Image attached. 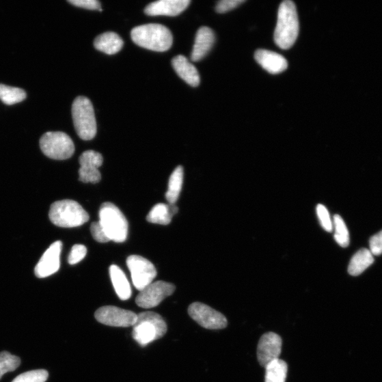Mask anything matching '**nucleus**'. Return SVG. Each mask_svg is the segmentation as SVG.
<instances>
[{
  "label": "nucleus",
  "instance_id": "0eeeda50",
  "mask_svg": "<svg viewBox=\"0 0 382 382\" xmlns=\"http://www.w3.org/2000/svg\"><path fill=\"white\" fill-rule=\"evenodd\" d=\"M40 147L48 157L55 160H66L74 152L71 137L63 132H48L40 139Z\"/></svg>",
  "mask_w": 382,
  "mask_h": 382
},
{
  "label": "nucleus",
  "instance_id": "6ab92c4d",
  "mask_svg": "<svg viewBox=\"0 0 382 382\" xmlns=\"http://www.w3.org/2000/svg\"><path fill=\"white\" fill-rule=\"evenodd\" d=\"M124 41L114 32H107L97 36L94 40V47L100 52L114 55L122 49Z\"/></svg>",
  "mask_w": 382,
  "mask_h": 382
},
{
  "label": "nucleus",
  "instance_id": "473e14b6",
  "mask_svg": "<svg viewBox=\"0 0 382 382\" xmlns=\"http://www.w3.org/2000/svg\"><path fill=\"white\" fill-rule=\"evenodd\" d=\"M91 233L94 238L99 243H107L110 239L106 234L103 228L98 222H94L91 226Z\"/></svg>",
  "mask_w": 382,
  "mask_h": 382
},
{
  "label": "nucleus",
  "instance_id": "bb28decb",
  "mask_svg": "<svg viewBox=\"0 0 382 382\" xmlns=\"http://www.w3.org/2000/svg\"><path fill=\"white\" fill-rule=\"evenodd\" d=\"M21 364V359L9 352L0 353V379L7 372H14Z\"/></svg>",
  "mask_w": 382,
  "mask_h": 382
},
{
  "label": "nucleus",
  "instance_id": "7ed1b4c3",
  "mask_svg": "<svg viewBox=\"0 0 382 382\" xmlns=\"http://www.w3.org/2000/svg\"><path fill=\"white\" fill-rule=\"evenodd\" d=\"M133 327V338L141 346L163 338L167 331V324L162 316L153 312L137 314Z\"/></svg>",
  "mask_w": 382,
  "mask_h": 382
},
{
  "label": "nucleus",
  "instance_id": "4be33fe9",
  "mask_svg": "<svg viewBox=\"0 0 382 382\" xmlns=\"http://www.w3.org/2000/svg\"><path fill=\"white\" fill-rule=\"evenodd\" d=\"M184 168L182 166L177 167L172 174L166 193V198L169 204H176L180 191L182 190L184 182Z\"/></svg>",
  "mask_w": 382,
  "mask_h": 382
},
{
  "label": "nucleus",
  "instance_id": "1a4fd4ad",
  "mask_svg": "<svg viewBox=\"0 0 382 382\" xmlns=\"http://www.w3.org/2000/svg\"><path fill=\"white\" fill-rule=\"evenodd\" d=\"M189 314L199 325L207 329H223L228 326V320L223 314L203 303L191 304Z\"/></svg>",
  "mask_w": 382,
  "mask_h": 382
},
{
  "label": "nucleus",
  "instance_id": "412c9836",
  "mask_svg": "<svg viewBox=\"0 0 382 382\" xmlns=\"http://www.w3.org/2000/svg\"><path fill=\"white\" fill-rule=\"evenodd\" d=\"M374 263L373 255L369 249H361L352 258L349 273L353 276H357L363 273Z\"/></svg>",
  "mask_w": 382,
  "mask_h": 382
},
{
  "label": "nucleus",
  "instance_id": "dca6fc26",
  "mask_svg": "<svg viewBox=\"0 0 382 382\" xmlns=\"http://www.w3.org/2000/svg\"><path fill=\"white\" fill-rule=\"evenodd\" d=\"M255 59L261 67L273 74L283 72L288 67L287 59L283 55L268 50H257Z\"/></svg>",
  "mask_w": 382,
  "mask_h": 382
},
{
  "label": "nucleus",
  "instance_id": "c756f323",
  "mask_svg": "<svg viewBox=\"0 0 382 382\" xmlns=\"http://www.w3.org/2000/svg\"><path fill=\"white\" fill-rule=\"evenodd\" d=\"M87 249L85 246L82 245H74L70 253L68 263L70 265H75L85 258L87 255Z\"/></svg>",
  "mask_w": 382,
  "mask_h": 382
},
{
  "label": "nucleus",
  "instance_id": "f03ea898",
  "mask_svg": "<svg viewBox=\"0 0 382 382\" xmlns=\"http://www.w3.org/2000/svg\"><path fill=\"white\" fill-rule=\"evenodd\" d=\"M133 42L152 51L165 52L173 44V36L166 27L158 24H149L135 27L131 31Z\"/></svg>",
  "mask_w": 382,
  "mask_h": 382
},
{
  "label": "nucleus",
  "instance_id": "aec40b11",
  "mask_svg": "<svg viewBox=\"0 0 382 382\" xmlns=\"http://www.w3.org/2000/svg\"><path fill=\"white\" fill-rule=\"evenodd\" d=\"M113 286L118 297L122 300H128L131 297V287L124 271L115 265L109 269Z\"/></svg>",
  "mask_w": 382,
  "mask_h": 382
},
{
  "label": "nucleus",
  "instance_id": "b1692460",
  "mask_svg": "<svg viewBox=\"0 0 382 382\" xmlns=\"http://www.w3.org/2000/svg\"><path fill=\"white\" fill-rule=\"evenodd\" d=\"M172 217L169 204H159L150 210L147 220L150 223L167 226L171 223Z\"/></svg>",
  "mask_w": 382,
  "mask_h": 382
},
{
  "label": "nucleus",
  "instance_id": "72a5a7b5",
  "mask_svg": "<svg viewBox=\"0 0 382 382\" xmlns=\"http://www.w3.org/2000/svg\"><path fill=\"white\" fill-rule=\"evenodd\" d=\"M370 247L372 255L379 256L382 254V230L370 238Z\"/></svg>",
  "mask_w": 382,
  "mask_h": 382
},
{
  "label": "nucleus",
  "instance_id": "ddd939ff",
  "mask_svg": "<svg viewBox=\"0 0 382 382\" xmlns=\"http://www.w3.org/2000/svg\"><path fill=\"white\" fill-rule=\"evenodd\" d=\"M283 341L281 337L273 332L265 333L260 338L257 357L259 364L266 368L272 361L278 359L282 351Z\"/></svg>",
  "mask_w": 382,
  "mask_h": 382
},
{
  "label": "nucleus",
  "instance_id": "4468645a",
  "mask_svg": "<svg viewBox=\"0 0 382 382\" xmlns=\"http://www.w3.org/2000/svg\"><path fill=\"white\" fill-rule=\"evenodd\" d=\"M62 247V241H57L46 251L35 268V274L38 277H47L58 271Z\"/></svg>",
  "mask_w": 382,
  "mask_h": 382
},
{
  "label": "nucleus",
  "instance_id": "5701e85b",
  "mask_svg": "<svg viewBox=\"0 0 382 382\" xmlns=\"http://www.w3.org/2000/svg\"><path fill=\"white\" fill-rule=\"evenodd\" d=\"M265 368V382H286L288 367L285 361L276 359Z\"/></svg>",
  "mask_w": 382,
  "mask_h": 382
},
{
  "label": "nucleus",
  "instance_id": "a211bd4d",
  "mask_svg": "<svg viewBox=\"0 0 382 382\" xmlns=\"http://www.w3.org/2000/svg\"><path fill=\"white\" fill-rule=\"evenodd\" d=\"M172 65L177 74L188 85L193 87L199 86L200 82L199 72L185 56H176L172 59Z\"/></svg>",
  "mask_w": 382,
  "mask_h": 382
},
{
  "label": "nucleus",
  "instance_id": "6e6552de",
  "mask_svg": "<svg viewBox=\"0 0 382 382\" xmlns=\"http://www.w3.org/2000/svg\"><path fill=\"white\" fill-rule=\"evenodd\" d=\"M131 273L133 284L137 290L142 291L150 284L157 275L154 266L144 257L132 255L126 260Z\"/></svg>",
  "mask_w": 382,
  "mask_h": 382
},
{
  "label": "nucleus",
  "instance_id": "2f4dec72",
  "mask_svg": "<svg viewBox=\"0 0 382 382\" xmlns=\"http://www.w3.org/2000/svg\"><path fill=\"white\" fill-rule=\"evenodd\" d=\"M245 2V0H223L217 3L215 10L218 13L224 14L236 8Z\"/></svg>",
  "mask_w": 382,
  "mask_h": 382
},
{
  "label": "nucleus",
  "instance_id": "cd10ccee",
  "mask_svg": "<svg viewBox=\"0 0 382 382\" xmlns=\"http://www.w3.org/2000/svg\"><path fill=\"white\" fill-rule=\"evenodd\" d=\"M49 372L45 370H32L16 377L12 382H46Z\"/></svg>",
  "mask_w": 382,
  "mask_h": 382
},
{
  "label": "nucleus",
  "instance_id": "39448f33",
  "mask_svg": "<svg viewBox=\"0 0 382 382\" xmlns=\"http://www.w3.org/2000/svg\"><path fill=\"white\" fill-rule=\"evenodd\" d=\"M99 223L106 234L116 243H122L128 234V223L120 210L111 203H105L99 210Z\"/></svg>",
  "mask_w": 382,
  "mask_h": 382
},
{
  "label": "nucleus",
  "instance_id": "f8f14e48",
  "mask_svg": "<svg viewBox=\"0 0 382 382\" xmlns=\"http://www.w3.org/2000/svg\"><path fill=\"white\" fill-rule=\"evenodd\" d=\"M103 156L100 153L88 150L79 157V180L85 184H96L102 179L98 168L103 164Z\"/></svg>",
  "mask_w": 382,
  "mask_h": 382
},
{
  "label": "nucleus",
  "instance_id": "393cba45",
  "mask_svg": "<svg viewBox=\"0 0 382 382\" xmlns=\"http://www.w3.org/2000/svg\"><path fill=\"white\" fill-rule=\"evenodd\" d=\"M27 93L23 89L0 84V99L7 105H13L23 102Z\"/></svg>",
  "mask_w": 382,
  "mask_h": 382
},
{
  "label": "nucleus",
  "instance_id": "423d86ee",
  "mask_svg": "<svg viewBox=\"0 0 382 382\" xmlns=\"http://www.w3.org/2000/svg\"><path fill=\"white\" fill-rule=\"evenodd\" d=\"M72 115L78 136L83 140L92 139L96 135L97 126L91 100L83 96L77 97L72 104Z\"/></svg>",
  "mask_w": 382,
  "mask_h": 382
},
{
  "label": "nucleus",
  "instance_id": "9d476101",
  "mask_svg": "<svg viewBox=\"0 0 382 382\" xmlns=\"http://www.w3.org/2000/svg\"><path fill=\"white\" fill-rule=\"evenodd\" d=\"M175 286L165 281H156L147 286L137 295L135 303L139 308L151 309L158 306L175 291Z\"/></svg>",
  "mask_w": 382,
  "mask_h": 382
},
{
  "label": "nucleus",
  "instance_id": "2eb2a0df",
  "mask_svg": "<svg viewBox=\"0 0 382 382\" xmlns=\"http://www.w3.org/2000/svg\"><path fill=\"white\" fill-rule=\"evenodd\" d=\"M190 4L191 0H159L148 5L145 13L152 16H176L187 10Z\"/></svg>",
  "mask_w": 382,
  "mask_h": 382
},
{
  "label": "nucleus",
  "instance_id": "f257e3e1",
  "mask_svg": "<svg viewBox=\"0 0 382 382\" xmlns=\"http://www.w3.org/2000/svg\"><path fill=\"white\" fill-rule=\"evenodd\" d=\"M299 31L295 4L287 0L279 5L274 41L281 49L288 50L295 43Z\"/></svg>",
  "mask_w": 382,
  "mask_h": 382
},
{
  "label": "nucleus",
  "instance_id": "a878e982",
  "mask_svg": "<svg viewBox=\"0 0 382 382\" xmlns=\"http://www.w3.org/2000/svg\"><path fill=\"white\" fill-rule=\"evenodd\" d=\"M333 227L335 230L334 238L336 243L342 247H347L350 244V235L343 218L336 215L333 217Z\"/></svg>",
  "mask_w": 382,
  "mask_h": 382
},
{
  "label": "nucleus",
  "instance_id": "c85d7f7f",
  "mask_svg": "<svg viewBox=\"0 0 382 382\" xmlns=\"http://www.w3.org/2000/svg\"><path fill=\"white\" fill-rule=\"evenodd\" d=\"M316 214L321 227L327 232H331L333 229V222L327 208L323 205L318 204L316 207Z\"/></svg>",
  "mask_w": 382,
  "mask_h": 382
},
{
  "label": "nucleus",
  "instance_id": "9b49d317",
  "mask_svg": "<svg viewBox=\"0 0 382 382\" xmlns=\"http://www.w3.org/2000/svg\"><path fill=\"white\" fill-rule=\"evenodd\" d=\"M99 323L115 327H131L136 323L137 314L114 306H105L95 312Z\"/></svg>",
  "mask_w": 382,
  "mask_h": 382
},
{
  "label": "nucleus",
  "instance_id": "f3484780",
  "mask_svg": "<svg viewBox=\"0 0 382 382\" xmlns=\"http://www.w3.org/2000/svg\"><path fill=\"white\" fill-rule=\"evenodd\" d=\"M215 41V33L208 27H203L197 31L195 44L191 53L193 62L204 59L213 48Z\"/></svg>",
  "mask_w": 382,
  "mask_h": 382
},
{
  "label": "nucleus",
  "instance_id": "7c9ffc66",
  "mask_svg": "<svg viewBox=\"0 0 382 382\" xmlns=\"http://www.w3.org/2000/svg\"><path fill=\"white\" fill-rule=\"evenodd\" d=\"M68 3L77 8L103 12L102 5L97 0H69Z\"/></svg>",
  "mask_w": 382,
  "mask_h": 382
},
{
  "label": "nucleus",
  "instance_id": "20e7f679",
  "mask_svg": "<svg viewBox=\"0 0 382 382\" xmlns=\"http://www.w3.org/2000/svg\"><path fill=\"white\" fill-rule=\"evenodd\" d=\"M49 217L55 226L66 228L82 226L90 219L86 210L72 200H59L53 204Z\"/></svg>",
  "mask_w": 382,
  "mask_h": 382
}]
</instances>
